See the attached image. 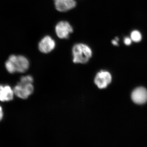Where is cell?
Segmentation results:
<instances>
[{
  "instance_id": "6da1fadb",
  "label": "cell",
  "mask_w": 147,
  "mask_h": 147,
  "mask_svg": "<svg viewBox=\"0 0 147 147\" xmlns=\"http://www.w3.org/2000/svg\"><path fill=\"white\" fill-rule=\"evenodd\" d=\"M29 66L28 60L22 55H11L5 63L7 70L11 74L15 72L24 73L28 70Z\"/></svg>"
},
{
  "instance_id": "7a4b0ae2",
  "label": "cell",
  "mask_w": 147,
  "mask_h": 147,
  "mask_svg": "<svg viewBox=\"0 0 147 147\" xmlns=\"http://www.w3.org/2000/svg\"><path fill=\"white\" fill-rule=\"evenodd\" d=\"M73 62L75 63H87L92 55L91 48L84 43H77L72 49Z\"/></svg>"
},
{
  "instance_id": "3957f363",
  "label": "cell",
  "mask_w": 147,
  "mask_h": 147,
  "mask_svg": "<svg viewBox=\"0 0 147 147\" xmlns=\"http://www.w3.org/2000/svg\"><path fill=\"white\" fill-rule=\"evenodd\" d=\"M33 78L32 76H23L13 89L14 94L19 98L27 99L33 92Z\"/></svg>"
},
{
  "instance_id": "277c9868",
  "label": "cell",
  "mask_w": 147,
  "mask_h": 147,
  "mask_svg": "<svg viewBox=\"0 0 147 147\" xmlns=\"http://www.w3.org/2000/svg\"><path fill=\"white\" fill-rule=\"evenodd\" d=\"M55 32L61 39H67L73 32L72 26L67 21H61L55 26Z\"/></svg>"
},
{
  "instance_id": "5b68a950",
  "label": "cell",
  "mask_w": 147,
  "mask_h": 147,
  "mask_svg": "<svg viewBox=\"0 0 147 147\" xmlns=\"http://www.w3.org/2000/svg\"><path fill=\"white\" fill-rule=\"evenodd\" d=\"M112 80V75L110 72L105 70H101L96 75L94 82L98 88L103 89L108 86L111 83Z\"/></svg>"
},
{
  "instance_id": "8992f818",
  "label": "cell",
  "mask_w": 147,
  "mask_h": 147,
  "mask_svg": "<svg viewBox=\"0 0 147 147\" xmlns=\"http://www.w3.org/2000/svg\"><path fill=\"white\" fill-rule=\"evenodd\" d=\"M56 47L55 40L50 36H45L38 43V48L41 53L47 54L52 52Z\"/></svg>"
},
{
  "instance_id": "52a82bcc",
  "label": "cell",
  "mask_w": 147,
  "mask_h": 147,
  "mask_svg": "<svg viewBox=\"0 0 147 147\" xmlns=\"http://www.w3.org/2000/svg\"><path fill=\"white\" fill-rule=\"evenodd\" d=\"M131 98L136 104H144L147 101V90L144 87H138L131 93Z\"/></svg>"
},
{
  "instance_id": "ba28073f",
  "label": "cell",
  "mask_w": 147,
  "mask_h": 147,
  "mask_svg": "<svg viewBox=\"0 0 147 147\" xmlns=\"http://www.w3.org/2000/svg\"><path fill=\"white\" fill-rule=\"evenodd\" d=\"M55 8L60 12H66L76 6L75 0H54Z\"/></svg>"
},
{
  "instance_id": "9c48e42d",
  "label": "cell",
  "mask_w": 147,
  "mask_h": 147,
  "mask_svg": "<svg viewBox=\"0 0 147 147\" xmlns=\"http://www.w3.org/2000/svg\"><path fill=\"white\" fill-rule=\"evenodd\" d=\"M14 93L9 86H0V101L4 102L12 100Z\"/></svg>"
},
{
  "instance_id": "30bf717a",
  "label": "cell",
  "mask_w": 147,
  "mask_h": 147,
  "mask_svg": "<svg viewBox=\"0 0 147 147\" xmlns=\"http://www.w3.org/2000/svg\"><path fill=\"white\" fill-rule=\"evenodd\" d=\"M142 35L139 31L134 30L130 34V38L132 41L135 42H139L142 40Z\"/></svg>"
},
{
  "instance_id": "8fae6325",
  "label": "cell",
  "mask_w": 147,
  "mask_h": 147,
  "mask_svg": "<svg viewBox=\"0 0 147 147\" xmlns=\"http://www.w3.org/2000/svg\"><path fill=\"white\" fill-rule=\"evenodd\" d=\"M132 41L131 38L128 37H126L124 38V44H125V45H127V46L131 45Z\"/></svg>"
},
{
  "instance_id": "7c38bea8",
  "label": "cell",
  "mask_w": 147,
  "mask_h": 147,
  "mask_svg": "<svg viewBox=\"0 0 147 147\" xmlns=\"http://www.w3.org/2000/svg\"><path fill=\"white\" fill-rule=\"evenodd\" d=\"M119 40V38L116 37L115 39L113 40L112 41V44L115 46H117L119 45L118 41Z\"/></svg>"
},
{
  "instance_id": "4fadbf2b",
  "label": "cell",
  "mask_w": 147,
  "mask_h": 147,
  "mask_svg": "<svg viewBox=\"0 0 147 147\" xmlns=\"http://www.w3.org/2000/svg\"><path fill=\"white\" fill-rule=\"evenodd\" d=\"M3 112L2 108L0 106V121L1 120L3 117Z\"/></svg>"
}]
</instances>
